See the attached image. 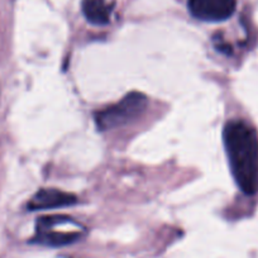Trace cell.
Returning <instances> with one entry per match:
<instances>
[{
    "label": "cell",
    "mask_w": 258,
    "mask_h": 258,
    "mask_svg": "<svg viewBox=\"0 0 258 258\" xmlns=\"http://www.w3.org/2000/svg\"><path fill=\"white\" fill-rule=\"evenodd\" d=\"M83 13L95 26H105L110 21V7L105 0H83Z\"/></svg>",
    "instance_id": "8992f818"
},
{
    "label": "cell",
    "mask_w": 258,
    "mask_h": 258,
    "mask_svg": "<svg viewBox=\"0 0 258 258\" xmlns=\"http://www.w3.org/2000/svg\"><path fill=\"white\" fill-rule=\"evenodd\" d=\"M237 0H188V11L205 22H222L234 13Z\"/></svg>",
    "instance_id": "277c9868"
},
{
    "label": "cell",
    "mask_w": 258,
    "mask_h": 258,
    "mask_svg": "<svg viewBox=\"0 0 258 258\" xmlns=\"http://www.w3.org/2000/svg\"><path fill=\"white\" fill-rule=\"evenodd\" d=\"M84 229L80 224L64 215H48L37 219L36 235L32 239L48 247H63L79 240Z\"/></svg>",
    "instance_id": "7a4b0ae2"
},
{
    "label": "cell",
    "mask_w": 258,
    "mask_h": 258,
    "mask_svg": "<svg viewBox=\"0 0 258 258\" xmlns=\"http://www.w3.org/2000/svg\"><path fill=\"white\" fill-rule=\"evenodd\" d=\"M78 198L70 192L57 190V188H42L37 191L36 195L29 200L28 209L31 212L36 210H49L59 209L75 205Z\"/></svg>",
    "instance_id": "5b68a950"
},
{
    "label": "cell",
    "mask_w": 258,
    "mask_h": 258,
    "mask_svg": "<svg viewBox=\"0 0 258 258\" xmlns=\"http://www.w3.org/2000/svg\"><path fill=\"white\" fill-rule=\"evenodd\" d=\"M147 96L141 93H131L119 103L108 106L95 114V123L100 131H109L128 124L138 118L147 106Z\"/></svg>",
    "instance_id": "3957f363"
},
{
    "label": "cell",
    "mask_w": 258,
    "mask_h": 258,
    "mask_svg": "<svg viewBox=\"0 0 258 258\" xmlns=\"http://www.w3.org/2000/svg\"><path fill=\"white\" fill-rule=\"evenodd\" d=\"M225 152L235 182L247 195L258 190V136L242 120H232L223 132Z\"/></svg>",
    "instance_id": "6da1fadb"
}]
</instances>
